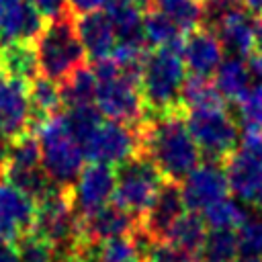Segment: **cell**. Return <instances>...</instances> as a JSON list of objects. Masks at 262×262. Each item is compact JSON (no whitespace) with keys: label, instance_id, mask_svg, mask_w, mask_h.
<instances>
[{"label":"cell","instance_id":"6da1fadb","mask_svg":"<svg viewBox=\"0 0 262 262\" xmlns=\"http://www.w3.org/2000/svg\"><path fill=\"white\" fill-rule=\"evenodd\" d=\"M139 154L147 158L166 180L182 182L201 164L203 156L188 129L186 111L145 115L139 123Z\"/></svg>","mask_w":262,"mask_h":262},{"label":"cell","instance_id":"7a4b0ae2","mask_svg":"<svg viewBox=\"0 0 262 262\" xmlns=\"http://www.w3.org/2000/svg\"><path fill=\"white\" fill-rule=\"evenodd\" d=\"M35 137L41 145V164L53 186L72 188L84 168V149L72 133L66 115L57 113L33 125Z\"/></svg>","mask_w":262,"mask_h":262},{"label":"cell","instance_id":"3957f363","mask_svg":"<svg viewBox=\"0 0 262 262\" xmlns=\"http://www.w3.org/2000/svg\"><path fill=\"white\" fill-rule=\"evenodd\" d=\"M186 80V66L180 47H156L147 53L139 86L145 102V115H164L184 108L180 102Z\"/></svg>","mask_w":262,"mask_h":262},{"label":"cell","instance_id":"277c9868","mask_svg":"<svg viewBox=\"0 0 262 262\" xmlns=\"http://www.w3.org/2000/svg\"><path fill=\"white\" fill-rule=\"evenodd\" d=\"M33 231L47 239L59 254L61 262L80 258L86 244L82 237L80 215L72 201L70 188H53L37 203Z\"/></svg>","mask_w":262,"mask_h":262},{"label":"cell","instance_id":"5b68a950","mask_svg":"<svg viewBox=\"0 0 262 262\" xmlns=\"http://www.w3.org/2000/svg\"><path fill=\"white\" fill-rule=\"evenodd\" d=\"M96 76V108L111 121L139 125L145 119V102L139 86V78L123 72L111 57L94 61Z\"/></svg>","mask_w":262,"mask_h":262},{"label":"cell","instance_id":"8992f818","mask_svg":"<svg viewBox=\"0 0 262 262\" xmlns=\"http://www.w3.org/2000/svg\"><path fill=\"white\" fill-rule=\"evenodd\" d=\"M35 51L39 61V74L61 82L80 66L86 63V51L78 37L76 18L72 12L61 14L45 23L43 31L35 39Z\"/></svg>","mask_w":262,"mask_h":262},{"label":"cell","instance_id":"52a82bcc","mask_svg":"<svg viewBox=\"0 0 262 262\" xmlns=\"http://www.w3.org/2000/svg\"><path fill=\"white\" fill-rule=\"evenodd\" d=\"M188 129L201 149L211 162H225L239 143V129L229 108H199L186 111Z\"/></svg>","mask_w":262,"mask_h":262},{"label":"cell","instance_id":"ba28073f","mask_svg":"<svg viewBox=\"0 0 262 262\" xmlns=\"http://www.w3.org/2000/svg\"><path fill=\"white\" fill-rule=\"evenodd\" d=\"M164 180L166 178L160 170L147 158L137 154L117 168V188L113 201L139 219L154 203Z\"/></svg>","mask_w":262,"mask_h":262},{"label":"cell","instance_id":"9c48e42d","mask_svg":"<svg viewBox=\"0 0 262 262\" xmlns=\"http://www.w3.org/2000/svg\"><path fill=\"white\" fill-rule=\"evenodd\" d=\"M82 149L88 162L121 166L139 154V125L102 119L82 141Z\"/></svg>","mask_w":262,"mask_h":262},{"label":"cell","instance_id":"30bf717a","mask_svg":"<svg viewBox=\"0 0 262 262\" xmlns=\"http://www.w3.org/2000/svg\"><path fill=\"white\" fill-rule=\"evenodd\" d=\"M186 211H188V207H186V201H184L180 182L164 180V184L160 186L154 203L139 217L137 231L141 235H145L151 244L166 242L170 229L174 227V223Z\"/></svg>","mask_w":262,"mask_h":262},{"label":"cell","instance_id":"8fae6325","mask_svg":"<svg viewBox=\"0 0 262 262\" xmlns=\"http://www.w3.org/2000/svg\"><path fill=\"white\" fill-rule=\"evenodd\" d=\"M117 188V168L100 162H90L82 168L72 190V201L80 217L113 203Z\"/></svg>","mask_w":262,"mask_h":262},{"label":"cell","instance_id":"7c38bea8","mask_svg":"<svg viewBox=\"0 0 262 262\" xmlns=\"http://www.w3.org/2000/svg\"><path fill=\"white\" fill-rule=\"evenodd\" d=\"M35 115L29 96V82L0 76V131L12 141L31 133Z\"/></svg>","mask_w":262,"mask_h":262},{"label":"cell","instance_id":"4fadbf2b","mask_svg":"<svg viewBox=\"0 0 262 262\" xmlns=\"http://www.w3.org/2000/svg\"><path fill=\"white\" fill-rule=\"evenodd\" d=\"M223 170L233 196L262 211V158L239 147L223 162Z\"/></svg>","mask_w":262,"mask_h":262},{"label":"cell","instance_id":"5bb4252c","mask_svg":"<svg viewBox=\"0 0 262 262\" xmlns=\"http://www.w3.org/2000/svg\"><path fill=\"white\" fill-rule=\"evenodd\" d=\"M227 192H229L227 176L219 162L205 160L182 180V194L188 211L201 213L209 205L225 199Z\"/></svg>","mask_w":262,"mask_h":262},{"label":"cell","instance_id":"9a60e30c","mask_svg":"<svg viewBox=\"0 0 262 262\" xmlns=\"http://www.w3.org/2000/svg\"><path fill=\"white\" fill-rule=\"evenodd\" d=\"M137 223L139 219L127 209H123L121 205H117L115 201L80 217L82 237L86 246L98 244L111 237H119V235H129L137 229Z\"/></svg>","mask_w":262,"mask_h":262},{"label":"cell","instance_id":"2e32d148","mask_svg":"<svg viewBox=\"0 0 262 262\" xmlns=\"http://www.w3.org/2000/svg\"><path fill=\"white\" fill-rule=\"evenodd\" d=\"M43 27V16L27 0L0 2V47L8 43H35Z\"/></svg>","mask_w":262,"mask_h":262},{"label":"cell","instance_id":"e0dca14e","mask_svg":"<svg viewBox=\"0 0 262 262\" xmlns=\"http://www.w3.org/2000/svg\"><path fill=\"white\" fill-rule=\"evenodd\" d=\"M180 53H182L184 66L190 74L211 76L221 66L225 49L213 31L199 27V29L184 35L182 45H180Z\"/></svg>","mask_w":262,"mask_h":262},{"label":"cell","instance_id":"ac0fdd59","mask_svg":"<svg viewBox=\"0 0 262 262\" xmlns=\"http://www.w3.org/2000/svg\"><path fill=\"white\" fill-rule=\"evenodd\" d=\"M149 246L151 242L135 229L129 235H119L86 246L80 258L86 262H145Z\"/></svg>","mask_w":262,"mask_h":262},{"label":"cell","instance_id":"d6986e66","mask_svg":"<svg viewBox=\"0 0 262 262\" xmlns=\"http://www.w3.org/2000/svg\"><path fill=\"white\" fill-rule=\"evenodd\" d=\"M76 29H78L82 47L86 51V57H90L92 61L111 57V53L117 45V33H115V27H113L106 10L78 16Z\"/></svg>","mask_w":262,"mask_h":262},{"label":"cell","instance_id":"ffe728a7","mask_svg":"<svg viewBox=\"0 0 262 262\" xmlns=\"http://www.w3.org/2000/svg\"><path fill=\"white\" fill-rule=\"evenodd\" d=\"M37 203L23 190L0 178V223H4L16 237L31 231L35 225Z\"/></svg>","mask_w":262,"mask_h":262},{"label":"cell","instance_id":"44dd1931","mask_svg":"<svg viewBox=\"0 0 262 262\" xmlns=\"http://www.w3.org/2000/svg\"><path fill=\"white\" fill-rule=\"evenodd\" d=\"M213 33L219 37L223 49L231 57H250L258 47L256 23L250 18V12L246 8L229 14Z\"/></svg>","mask_w":262,"mask_h":262},{"label":"cell","instance_id":"7402d4cb","mask_svg":"<svg viewBox=\"0 0 262 262\" xmlns=\"http://www.w3.org/2000/svg\"><path fill=\"white\" fill-rule=\"evenodd\" d=\"M0 63H2V74L23 80V82H33L39 76V61H37V51L35 43H8L0 47Z\"/></svg>","mask_w":262,"mask_h":262},{"label":"cell","instance_id":"603a6c76","mask_svg":"<svg viewBox=\"0 0 262 262\" xmlns=\"http://www.w3.org/2000/svg\"><path fill=\"white\" fill-rule=\"evenodd\" d=\"M106 14L115 27L117 41L147 45L145 35H143V12L139 6L129 4V2H121V0H113L106 6Z\"/></svg>","mask_w":262,"mask_h":262},{"label":"cell","instance_id":"cb8c5ba5","mask_svg":"<svg viewBox=\"0 0 262 262\" xmlns=\"http://www.w3.org/2000/svg\"><path fill=\"white\" fill-rule=\"evenodd\" d=\"M180 102L184 111H199V108H225L227 98L219 92L215 80L209 76H196L190 74L184 80Z\"/></svg>","mask_w":262,"mask_h":262},{"label":"cell","instance_id":"d4e9b609","mask_svg":"<svg viewBox=\"0 0 262 262\" xmlns=\"http://www.w3.org/2000/svg\"><path fill=\"white\" fill-rule=\"evenodd\" d=\"M215 84L219 92L235 102L250 86H252V72L244 57H227L215 72Z\"/></svg>","mask_w":262,"mask_h":262},{"label":"cell","instance_id":"484cf974","mask_svg":"<svg viewBox=\"0 0 262 262\" xmlns=\"http://www.w3.org/2000/svg\"><path fill=\"white\" fill-rule=\"evenodd\" d=\"M143 35L151 49L156 47H180L184 31L160 10L147 6L143 12Z\"/></svg>","mask_w":262,"mask_h":262},{"label":"cell","instance_id":"4316f807","mask_svg":"<svg viewBox=\"0 0 262 262\" xmlns=\"http://www.w3.org/2000/svg\"><path fill=\"white\" fill-rule=\"evenodd\" d=\"M96 86H98V82H96L94 70L88 68L86 63L80 66V68H78L76 72H72L66 80L59 82L63 104H66L68 108L94 104V100H96Z\"/></svg>","mask_w":262,"mask_h":262},{"label":"cell","instance_id":"83f0119b","mask_svg":"<svg viewBox=\"0 0 262 262\" xmlns=\"http://www.w3.org/2000/svg\"><path fill=\"white\" fill-rule=\"evenodd\" d=\"M207 233H209V225H207L203 213H199V211H186L174 223V227L170 229L166 242H170L174 246H180V248H184V250H188L192 254H199V250H201Z\"/></svg>","mask_w":262,"mask_h":262},{"label":"cell","instance_id":"f1b7e54d","mask_svg":"<svg viewBox=\"0 0 262 262\" xmlns=\"http://www.w3.org/2000/svg\"><path fill=\"white\" fill-rule=\"evenodd\" d=\"M29 96H31L35 123L41 121V119H47L51 115H57L59 106L63 104L59 84L55 80H49V78L41 76V74L33 82H29Z\"/></svg>","mask_w":262,"mask_h":262},{"label":"cell","instance_id":"f546056e","mask_svg":"<svg viewBox=\"0 0 262 262\" xmlns=\"http://www.w3.org/2000/svg\"><path fill=\"white\" fill-rule=\"evenodd\" d=\"M199 262H237L239 248L233 229H209L201 250Z\"/></svg>","mask_w":262,"mask_h":262},{"label":"cell","instance_id":"4dcf8cb0","mask_svg":"<svg viewBox=\"0 0 262 262\" xmlns=\"http://www.w3.org/2000/svg\"><path fill=\"white\" fill-rule=\"evenodd\" d=\"M149 6L172 18L184 33L203 27V0H149Z\"/></svg>","mask_w":262,"mask_h":262},{"label":"cell","instance_id":"1f68e13d","mask_svg":"<svg viewBox=\"0 0 262 262\" xmlns=\"http://www.w3.org/2000/svg\"><path fill=\"white\" fill-rule=\"evenodd\" d=\"M242 260H262V211L252 209L235 229Z\"/></svg>","mask_w":262,"mask_h":262},{"label":"cell","instance_id":"d6a6232c","mask_svg":"<svg viewBox=\"0 0 262 262\" xmlns=\"http://www.w3.org/2000/svg\"><path fill=\"white\" fill-rule=\"evenodd\" d=\"M246 209L239 205L237 199H221L213 205H209L203 211V217L209 225V229H237L242 225V221L246 219Z\"/></svg>","mask_w":262,"mask_h":262},{"label":"cell","instance_id":"836d02e7","mask_svg":"<svg viewBox=\"0 0 262 262\" xmlns=\"http://www.w3.org/2000/svg\"><path fill=\"white\" fill-rule=\"evenodd\" d=\"M14 248L18 252L20 262H61L57 250L33 229L20 233L14 239Z\"/></svg>","mask_w":262,"mask_h":262},{"label":"cell","instance_id":"e575fe53","mask_svg":"<svg viewBox=\"0 0 262 262\" xmlns=\"http://www.w3.org/2000/svg\"><path fill=\"white\" fill-rule=\"evenodd\" d=\"M233 104L244 129L262 127V82H252V86Z\"/></svg>","mask_w":262,"mask_h":262},{"label":"cell","instance_id":"d590c367","mask_svg":"<svg viewBox=\"0 0 262 262\" xmlns=\"http://www.w3.org/2000/svg\"><path fill=\"white\" fill-rule=\"evenodd\" d=\"M244 8L242 0H203V27L215 31L229 14Z\"/></svg>","mask_w":262,"mask_h":262},{"label":"cell","instance_id":"8d00e7d4","mask_svg":"<svg viewBox=\"0 0 262 262\" xmlns=\"http://www.w3.org/2000/svg\"><path fill=\"white\" fill-rule=\"evenodd\" d=\"M145 262H199V256L170 242H160L149 246Z\"/></svg>","mask_w":262,"mask_h":262},{"label":"cell","instance_id":"74e56055","mask_svg":"<svg viewBox=\"0 0 262 262\" xmlns=\"http://www.w3.org/2000/svg\"><path fill=\"white\" fill-rule=\"evenodd\" d=\"M43 18L51 20V18H57L61 14H68V2L66 0H27Z\"/></svg>","mask_w":262,"mask_h":262},{"label":"cell","instance_id":"f35d334b","mask_svg":"<svg viewBox=\"0 0 262 262\" xmlns=\"http://www.w3.org/2000/svg\"><path fill=\"white\" fill-rule=\"evenodd\" d=\"M68 2V10L76 16L82 14H90V12H98L102 8L108 6L111 0H66Z\"/></svg>","mask_w":262,"mask_h":262},{"label":"cell","instance_id":"ab89813d","mask_svg":"<svg viewBox=\"0 0 262 262\" xmlns=\"http://www.w3.org/2000/svg\"><path fill=\"white\" fill-rule=\"evenodd\" d=\"M242 147L262 158V127H256V129H244Z\"/></svg>","mask_w":262,"mask_h":262},{"label":"cell","instance_id":"60d3db41","mask_svg":"<svg viewBox=\"0 0 262 262\" xmlns=\"http://www.w3.org/2000/svg\"><path fill=\"white\" fill-rule=\"evenodd\" d=\"M10 145H12V141L0 131V178H4V172L10 162Z\"/></svg>","mask_w":262,"mask_h":262},{"label":"cell","instance_id":"b9f144b4","mask_svg":"<svg viewBox=\"0 0 262 262\" xmlns=\"http://www.w3.org/2000/svg\"><path fill=\"white\" fill-rule=\"evenodd\" d=\"M248 66L254 78H258V82H262V47H256L254 53L248 57Z\"/></svg>","mask_w":262,"mask_h":262},{"label":"cell","instance_id":"7bdbcfd3","mask_svg":"<svg viewBox=\"0 0 262 262\" xmlns=\"http://www.w3.org/2000/svg\"><path fill=\"white\" fill-rule=\"evenodd\" d=\"M0 262H20L14 244H0Z\"/></svg>","mask_w":262,"mask_h":262},{"label":"cell","instance_id":"ee69618b","mask_svg":"<svg viewBox=\"0 0 262 262\" xmlns=\"http://www.w3.org/2000/svg\"><path fill=\"white\" fill-rule=\"evenodd\" d=\"M14 239H16V235L4 223H0V244H14Z\"/></svg>","mask_w":262,"mask_h":262},{"label":"cell","instance_id":"f6af8a7d","mask_svg":"<svg viewBox=\"0 0 262 262\" xmlns=\"http://www.w3.org/2000/svg\"><path fill=\"white\" fill-rule=\"evenodd\" d=\"M244 2V6H246V10L248 12H252V14H262V0H242Z\"/></svg>","mask_w":262,"mask_h":262},{"label":"cell","instance_id":"bcb514c9","mask_svg":"<svg viewBox=\"0 0 262 262\" xmlns=\"http://www.w3.org/2000/svg\"><path fill=\"white\" fill-rule=\"evenodd\" d=\"M256 41H258V47H262V14L256 20Z\"/></svg>","mask_w":262,"mask_h":262},{"label":"cell","instance_id":"7dc6e473","mask_svg":"<svg viewBox=\"0 0 262 262\" xmlns=\"http://www.w3.org/2000/svg\"><path fill=\"white\" fill-rule=\"evenodd\" d=\"M121 2H129V4H135V6H139V8H143V6H149V0H121Z\"/></svg>","mask_w":262,"mask_h":262},{"label":"cell","instance_id":"c3c4849f","mask_svg":"<svg viewBox=\"0 0 262 262\" xmlns=\"http://www.w3.org/2000/svg\"><path fill=\"white\" fill-rule=\"evenodd\" d=\"M63 262H86V260H82V258H70V260H63Z\"/></svg>","mask_w":262,"mask_h":262},{"label":"cell","instance_id":"681fc988","mask_svg":"<svg viewBox=\"0 0 262 262\" xmlns=\"http://www.w3.org/2000/svg\"><path fill=\"white\" fill-rule=\"evenodd\" d=\"M244 262H262V260H244Z\"/></svg>","mask_w":262,"mask_h":262},{"label":"cell","instance_id":"f907efd6","mask_svg":"<svg viewBox=\"0 0 262 262\" xmlns=\"http://www.w3.org/2000/svg\"><path fill=\"white\" fill-rule=\"evenodd\" d=\"M0 76H4V74H2V63H0Z\"/></svg>","mask_w":262,"mask_h":262},{"label":"cell","instance_id":"816d5d0a","mask_svg":"<svg viewBox=\"0 0 262 262\" xmlns=\"http://www.w3.org/2000/svg\"><path fill=\"white\" fill-rule=\"evenodd\" d=\"M0 2H2V0H0Z\"/></svg>","mask_w":262,"mask_h":262}]
</instances>
